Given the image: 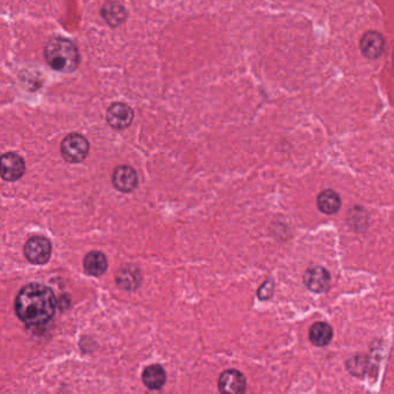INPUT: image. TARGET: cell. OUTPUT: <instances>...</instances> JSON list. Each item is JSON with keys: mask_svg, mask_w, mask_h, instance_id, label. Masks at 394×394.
I'll list each match as a JSON object with an SVG mask.
<instances>
[{"mask_svg": "<svg viewBox=\"0 0 394 394\" xmlns=\"http://www.w3.org/2000/svg\"><path fill=\"white\" fill-rule=\"evenodd\" d=\"M112 184L116 189L123 193H130L139 185V177L132 167L123 165L113 171Z\"/></svg>", "mask_w": 394, "mask_h": 394, "instance_id": "30bf717a", "label": "cell"}, {"mask_svg": "<svg viewBox=\"0 0 394 394\" xmlns=\"http://www.w3.org/2000/svg\"><path fill=\"white\" fill-rule=\"evenodd\" d=\"M26 172V164L22 157L15 153H3L0 157V177L6 181H17Z\"/></svg>", "mask_w": 394, "mask_h": 394, "instance_id": "5b68a950", "label": "cell"}, {"mask_svg": "<svg viewBox=\"0 0 394 394\" xmlns=\"http://www.w3.org/2000/svg\"><path fill=\"white\" fill-rule=\"evenodd\" d=\"M51 242L44 237H33L24 246V255L33 264H45L51 257Z\"/></svg>", "mask_w": 394, "mask_h": 394, "instance_id": "277c9868", "label": "cell"}, {"mask_svg": "<svg viewBox=\"0 0 394 394\" xmlns=\"http://www.w3.org/2000/svg\"><path fill=\"white\" fill-rule=\"evenodd\" d=\"M57 301L51 289L42 284L24 286L15 300V311L28 327L45 325L55 316Z\"/></svg>", "mask_w": 394, "mask_h": 394, "instance_id": "6da1fadb", "label": "cell"}, {"mask_svg": "<svg viewBox=\"0 0 394 394\" xmlns=\"http://www.w3.org/2000/svg\"><path fill=\"white\" fill-rule=\"evenodd\" d=\"M368 360L364 355H355L347 361V369L354 376H363L367 372Z\"/></svg>", "mask_w": 394, "mask_h": 394, "instance_id": "e0dca14e", "label": "cell"}, {"mask_svg": "<svg viewBox=\"0 0 394 394\" xmlns=\"http://www.w3.org/2000/svg\"><path fill=\"white\" fill-rule=\"evenodd\" d=\"M102 17L111 27H119L127 19V10L118 1H108L102 8Z\"/></svg>", "mask_w": 394, "mask_h": 394, "instance_id": "4fadbf2b", "label": "cell"}, {"mask_svg": "<svg viewBox=\"0 0 394 394\" xmlns=\"http://www.w3.org/2000/svg\"><path fill=\"white\" fill-rule=\"evenodd\" d=\"M88 139L78 132L66 136L62 143V157L68 163H81L89 153Z\"/></svg>", "mask_w": 394, "mask_h": 394, "instance_id": "3957f363", "label": "cell"}, {"mask_svg": "<svg viewBox=\"0 0 394 394\" xmlns=\"http://www.w3.org/2000/svg\"><path fill=\"white\" fill-rule=\"evenodd\" d=\"M108 259L101 252H92L85 255L83 259V268L88 275L92 277H99L104 275L108 270Z\"/></svg>", "mask_w": 394, "mask_h": 394, "instance_id": "5bb4252c", "label": "cell"}, {"mask_svg": "<svg viewBox=\"0 0 394 394\" xmlns=\"http://www.w3.org/2000/svg\"><path fill=\"white\" fill-rule=\"evenodd\" d=\"M303 282L311 292H327L331 286V275L327 268L316 265L313 268H307L303 275Z\"/></svg>", "mask_w": 394, "mask_h": 394, "instance_id": "8992f818", "label": "cell"}, {"mask_svg": "<svg viewBox=\"0 0 394 394\" xmlns=\"http://www.w3.org/2000/svg\"><path fill=\"white\" fill-rule=\"evenodd\" d=\"M134 119V111L125 103H114L106 113V120L114 130H125L130 126Z\"/></svg>", "mask_w": 394, "mask_h": 394, "instance_id": "ba28073f", "label": "cell"}, {"mask_svg": "<svg viewBox=\"0 0 394 394\" xmlns=\"http://www.w3.org/2000/svg\"><path fill=\"white\" fill-rule=\"evenodd\" d=\"M273 289H275V285L271 280H268L265 282L259 289V298L261 300H268L271 298L272 294H273Z\"/></svg>", "mask_w": 394, "mask_h": 394, "instance_id": "ac0fdd59", "label": "cell"}, {"mask_svg": "<svg viewBox=\"0 0 394 394\" xmlns=\"http://www.w3.org/2000/svg\"><path fill=\"white\" fill-rule=\"evenodd\" d=\"M333 338V329L325 322H317L310 327L309 339L317 347H325L331 343Z\"/></svg>", "mask_w": 394, "mask_h": 394, "instance_id": "2e32d148", "label": "cell"}, {"mask_svg": "<svg viewBox=\"0 0 394 394\" xmlns=\"http://www.w3.org/2000/svg\"><path fill=\"white\" fill-rule=\"evenodd\" d=\"M362 55L368 59H377L385 50V38L377 31H368L360 42Z\"/></svg>", "mask_w": 394, "mask_h": 394, "instance_id": "9c48e42d", "label": "cell"}, {"mask_svg": "<svg viewBox=\"0 0 394 394\" xmlns=\"http://www.w3.org/2000/svg\"><path fill=\"white\" fill-rule=\"evenodd\" d=\"M393 62H394V55H393Z\"/></svg>", "mask_w": 394, "mask_h": 394, "instance_id": "d6986e66", "label": "cell"}, {"mask_svg": "<svg viewBox=\"0 0 394 394\" xmlns=\"http://www.w3.org/2000/svg\"><path fill=\"white\" fill-rule=\"evenodd\" d=\"M247 382L243 374L235 369H228L218 379V388L221 394H245Z\"/></svg>", "mask_w": 394, "mask_h": 394, "instance_id": "52a82bcc", "label": "cell"}, {"mask_svg": "<svg viewBox=\"0 0 394 394\" xmlns=\"http://www.w3.org/2000/svg\"><path fill=\"white\" fill-rule=\"evenodd\" d=\"M44 53L49 65L62 73L74 71L80 62L78 49L65 38H52L45 46Z\"/></svg>", "mask_w": 394, "mask_h": 394, "instance_id": "7a4b0ae2", "label": "cell"}, {"mask_svg": "<svg viewBox=\"0 0 394 394\" xmlns=\"http://www.w3.org/2000/svg\"><path fill=\"white\" fill-rule=\"evenodd\" d=\"M317 207L323 214H336L341 207V198L333 189H325L317 196Z\"/></svg>", "mask_w": 394, "mask_h": 394, "instance_id": "9a60e30c", "label": "cell"}, {"mask_svg": "<svg viewBox=\"0 0 394 394\" xmlns=\"http://www.w3.org/2000/svg\"><path fill=\"white\" fill-rule=\"evenodd\" d=\"M116 282L120 289L134 291L139 289L142 282V275L135 265H123L116 275Z\"/></svg>", "mask_w": 394, "mask_h": 394, "instance_id": "8fae6325", "label": "cell"}, {"mask_svg": "<svg viewBox=\"0 0 394 394\" xmlns=\"http://www.w3.org/2000/svg\"><path fill=\"white\" fill-rule=\"evenodd\" d=\"M142 382L150 390H160L166 383V372L160 364H153L143 371Z\"/></svg>", "mask_w": 394, "mask_h": 394, "instance_id": "7c38bea8", "label": "cell"}]
</instances>
